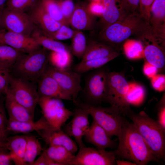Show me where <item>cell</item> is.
Masks as SVG:
<instances>
[{
    "label": "cell",
    "instance_id": "cell-14",
    "mask_svg": "<svg viewBox=\"0 0 165 165\" xmlns=\"http://www.w3.org/2000/svg\"><path fill=\"white\" fill-rule=\"evenodd\" d=\"M89 115L86 110L78 107L73 111L72 118L64 127V132L74 138L79 148L86 146L82 138L90 126Z\"/></svg>",
    "mask_w": 165,
    "mask_h": 165
},
{
    "label": "cell",
    "instance_id": "cell-10",
    "mask_svg": "<svg viewBox=\"0 0 165 165\" xmlns=\"http://www.w3.org/2000/svg\"><path fill=\"white\" fill-rule=\"evenodd\" d=\"M3 28L7 31L31 36L36 28L28 14L26 12L4 8L1 11Z\"/></svg>",
    "mask_w": 165,
    "mask_h": 165
},
{
    "label": "cell",
    "instance_id": "cell-46",
    "mask_svg": "<svg viewBox=\"0 0 165 165\" xmlns=\"http://www.w3.org/2000/svg\"><path fill=\"white\" fill-rule=\"evenodd\" d=\"M31 165H57L51 160L43 151L38 158L32 163Z\"/></svg>",
    "mask_w": 165,
    "mask_h": 165
},
{
    "label": "cell",
    "instance_id": "cell-56",
    "mask_svg": "<svg viewBox=\"0 0 165 165\" xmlns=\"http://www.w3.org/2000/svg\"><path fill=\"white\" fill-rule=\"evenodd\" d=\"M91 1H100L102 2L103 0H90Z\"/></svg>",
    "mask_w": 165,
    "mask_h": 165
},
{
    "label": "cell",
    "instance_id": "cell-51",
    "mask_svg": "<svg viewBox=\"0 0 165 165\" xmlns=\"http://www.w3.org/2000/svg\"><path fill=\"white\" fill-rule=\"evenodd\" d=\"M116 163L117 165H136L135 163L132 161L123 159H116Z\"/></svg>",
    "mask_w": 165,
    "mask_h": 165
},
{
    "label": "cell",
    "instance_id": "cell-24",
    "mask_svg": "<svg viewBox=\"0 0 165 165\" xmlns=\"http://www.w3.org/2000/svg\"><path fill=\"white\" fill-rule=\"evenodd\" d=\"M26 144V136L7 137L6 147L16 165H26L24 158Z\"/></svg>",
    "mask_w": 165,
    "mask_h": 165
},
{
    "label": "cell",
    "instance_id": "cell-35",
    "mask_svg": "<svg viewBox=\"0 0 165 165\" xmlns=\"http://www.w3.org/2000/svg\"><path fill=\"white\" fill-rule=\"evenodd\" d=\"M46 12L54 20L62 25L68 26L61 12L58 0H40Z\"/></svg>",
    "mask_w": 165,
    "mask_h": 165
},
{
    "label": "cell",
    "instance_id": "cell-40",
    "mask_svg": "<svg viewBox=\"0 0 165 165\" xmlns=\"http://www.w3.org/2000/svg\"><path fill=\"white\" fill-rule=\"evenodd\" d=\"M10 70L0 64V93L5 96L8 90L11 75Z\"/></svg>",
    "mask_w": 165,
    "mask_h": 165
},
{
    "label": "cell",
    "instance_id": "cell-49",
    "mask_svg": "<svg viewBox=\"0 0 165 165\" xmlns=\"http://www.w3.org/2000/svg\"><path fill=\"white\" fill-rule=\"evenodd\" d=\"M140 0H126L132 10L138 13H139Z\"/></svg>",
    "mask_w": 165,
    "mask_h": 165
},
{
    "label": "cell",
    "instance_id": "cell-1",
    "mask_svg": "<svg viewBox=\"0 0 165 165\" xmlns=\"http://www.w3.org/2000/svg\"><path fill=\"white\" fill-rule=\"evenodd\" d=\"M118 137L119 144L115 150L117 158L137 165H145L151 162L162 163L153 154L132 122L126 119Z\"/></svg>",
    "mask_w": 165,
    "mask_h": 165
},
{
    "label": "cell",
    "instance_id": "cell-43",
    "mask_svg": "<svg viewBox=\"0 0 165 165\" xmlns=\"http://www.w3.org/2000/svg\"><path fill=\"white\" fill-rule=\"evenodd\" d=\"M156 121L160 126L165 132V95L163 96L159 104Z\"/></svg>",
    "mask_w": 165,
    "mask_h": 165
},
{
    "label": "cell",
    "instance_id": "cell-27",
    "mask_svg": "<svg viewBox=\"0 0 165 165\" xmlns=\"http://www.w3.org/2000/svg\"><path fill=\"white\" fill-rule=\"evenodd\" d=\"M31 36L40 46L47 50L58 52L70 50V48L65 44L45 35L36 27Z\"/></svg>",
    "mask_w": 165,
    "mask_h": 165
},
{
    "label": "cell",
    "instance_id": "cell-7",
    "mask_svg": "<svg viewBox=\"0 0 165 165\" xmlns=\"http://www.w3.org/2000/svg\"><path fill=\"white\" fill-rule=\"evenodd\" d=\"M7 93L34 116L39 96L37 91L29 81L11 75Z\"/></svg>",
    "mask_w": 165,
    "mask_h": 165
},
{
    "label": "cell",
    "instance_id": "cell-23",
    "mask_svg": "<svg viewBox=\"0 0 165 165\" xmlns=\"http://www.w3.org/2000/svg\"><path fill=\"white\" fill-rule=\"evenodd\" d=\"M53 128L43 116L38 121L20 122L8 119L6 130L16 133H27L43 130Z\"/></svg>",
    "mask_w": 165,
    "mask_h": 165
},
{
    "label": "cell",
    "instance_id": "cell-55",
    "mask_svg": "<svg viewBox=\"0 0 165 165\" xmlns=\"http://www.w3.org/2000/svg\"><path fill=\"white\" fill-rule=\"evenodd\" d=\"M3 95L0 93V101L3 100V99L2 98Z\"/></svg>",
    "mask_w": 165,
    "mask_h": 165
},
{
    "label": "cell",
    "instance_id": "cell-29",
    "mask_svg": "<svg viewBox=\"0 0 165 165\" xmlns=\"http://www.w3.org/2000/svg\"><path fill=\"white\" fill-rule=\"evenodd\" d=\"M120 54V53L117 51L106 57L84 61H81L74 65L73 70L81 74L98 69Z\"/></svg>",
    "mask_w": 165,
    "mask_h": 165
},
{
    "label": "cell",
    "instance_id": "cell-36",
    "mask_svg": "<svg viewBox=\"0 0 165 165\" xmlns=\"http://www.w3.org/2000/svg\"><path fill=\"white\" fill-rule=\"evenodd\" d=\"M145 93V90L141 85L134 82L129 83L127 101L129 104H139L143 101Z\"/></svg>",
    "mask_w": 165,
    "mask_h": 165
},
{
    "label": "cell",
    "instance_id": "cell-26",
    "mask_svg": "<svg viewBox=\"0 0 165 165\" xmlns=\"http://www.w3.org/2000/svg\"><path fill=\"white\" fill-rule=\"evenodd\" d=\"M118 52L113 46L100 41L91 40L88 44L82 61L99 58Z\"/></svg>",
    "mask_w": 165,
    "mask_h": 165
},
{
    "label": "cell",
    "instance_id": "cell-22",
    "mask_svg": "<svg viewBox=\"0 0 165 165\" xmlns=\"http://www.w3.org/2000/svg\"><path fill=\"white\" fill-rule=\"evenodd\" d=\"M87 5L78 3L75 5L70 25L75 31L91 30L95 27L96 17L88 11Z\"/></svg>",
    "mask_w": 165,
    "mask_h": 165
},
{
    "label": "cell",
    "instance_id": "cell-48",
    "mask_svg": "<svg viewBox=\"0 0 165 165\" xmlns=\"http://www.w3.org/2000/svg\"><path fill=\"white\" fill-rule=\"evenodd\" d=\"M13 162L12 157L9 152H0V165H12Z\"/></svg>",
    "mask_w": 165,
    "mask_h": 165
},
{
    "label": "cell",
    "instance_id": "cell-34",
    "mask_svg": "<svg viewBox=\"0 0 165 165\" xmlns=\"http://www.w3.org/2000/svg\"><path fill=\"white\" fill-rule=\"evenodd\" d=\"M123 48L126 55L130 59L144 57V46L138 40L128 39L123 44Z\"/></svg>",
    "mask_w": 165,
    "mask_h": 165
},
{
    "label": "cell",
    "instance_id": "cell-19",
    "mask_svg": "<svg viewBox=\"0 0 165 165\" xmlns=\"http://www.w3.org/2000/svg\"><path fill=\"white\" fill-rule=\"evenodd\" d=\"M47 144L64 147L74 154L78 149L75 141L60 129H45L36 131Z\"/></svg>",
    "mask_w": 165,
    "mask_h": 165
},
{
    "label": "cell",
    "instance_id": "cell-9",
    "mask_svg": "<svg viewBox=\"0 0 165 165\" xmlns=\"http://www.w3.org/2000/svg\"><path fill=\"white\" fill-rule=\"evenodd\" d=\"M38 104L43 117L53 130L61 129L73 114V111L66 108L60 99L40 97Z\"/></svg>",
    "mask_w": 165,
    "mask_h": 165
},
{
    "label": "cell",
    "instance_id": "cell-53",
    "mask_svg": "<svg viewBox=\"0 0 165 165\" xmlns=\"http://www.w3.org/2000/svg\"><path fill=\"white\" fill-rule=\"evenodd\" d=\"M0 10V28H4L3 27L1 20V11Z\"/></svg>",
    "mask_w": 165,
    "mask_h": 165
},
{
    "label": "cell",
    "instance_id": "cell-52",
    "mask_svg": "<svg viewBox=\"0 0 165 165\" xmlns=\"http://www.w3.org/2000/svg\"><path fill=\"white\" fill-rule=\"evenodd\" d=\"M7 0H0V10H2L4 8V6Z\"/></svg>",
    "mask_w": 165,
    "mask_h": 165
},
{
    "label": "cell",
    "instance_id": "cell-33",
    "mask_svg": "<svg viewBox=\"0 0 165 165\" xmlns=\"http://www.w3.org/2000/svg\"><path fill=\"white\" fill-rule=\"evenodd\" d=\"M70 50L75 56L78 58H82L84 56L87 49L86 36L82 31H75L72 38Z\"/></svg>",
    "mask_w": 165,
    "mask_h": 165
},
{
    "label": "cell",
    "instance_id": "cell-2",
    "mask_svg": "<svg viewBox=\"0 0 165 165\" xmlns=\"http://www.w3.org/2000/svg\"><path fill=\"white\" fill-rule=\"evenodd\" d=\"M148 21L139 13L131 11L115 23L100 31L99 41L108 44L119 52L130 38L138 39L147 31Z\"/></svg>",
    "mask_w": 165,
    "mask_h": 165
},
{
    "label": "cell",
    "instance_id": "cell-25",
    "mask_svg": "<svg viewBox=\"0 0 165 165\" xmlns=\"http://www.w3.org/2000/svg\"><path fill=\"white\" fill-rule=\"evenodd\" d=\"M5 106L9 116V119L20 122L34 121V116L8 93L5 95Z\"/></svg>",
    "mask_w": 165,
    "mask_h": 165
},
{
    "label": "cell",
    "instance_id": "cell-15",
    "mask_svg": "<svg viewBox=\"0 0 165 165\" xmlns=\"http://www.w3.org/2000/svg\"><path fill=\"white\" fill-rule=\"evenodd\" d=\"M144 46V57L146 61L162 69L165 64V46L148 34L145 33L138 39Z\"/></svg>",
    "mask_w": 165,
    "mask_h": 165
},
{
    "label": "cell",
    "instance_id": "cell-31",
    "mask_svg": "<svg viewBox=\"0 0 165 165\" xmlns=\"http://www.w3.org/2000/svg\"><path fill=\"white\" fill-rule=\"evenodd\" d=\"M23 54L9 45L0 43V64L9 70Z\"/></svg>",
    "mask_w": 165,
    "mask_h": 165
},
{
    "label": "cell",
    "instance_id": "cell-18",
    "mask_svg": "<svg viewBox=\"0 0 165 165\" xmlns=\"http://www.w3.org/2000/svg\"><path fill=\"white\" fill-rule=\"evenodd\" d=\"M0 43L9 45L23 53H28L40 48L31 36L5 31L0 35Z\"/></svg>",
    "mask_w": 165,
    "mask_h": 165
},
{
    "label": "cell",
    "instance_id": "cell-4",
    "mask_svg": "<svg viewBox=\"0 0 165 165\" xmlns=\"http://www.w3.org/2000/svg\"><path fill=\"white\" fill-rule=\"evenodd\" d=\"M47 51L40 48L21 55L12 68L16 76L29 82H38L49 66Z\"/></svg>",
    "mask_w": 165,
    "mask_h": 165
},
{
    "label": "cell",
    "instance_id": "cell-57",
    "mask_svg": "<svg viewBox=\"0 0 165 165\" xmlns=\"http://www.w3.org/2000/svg\"><path fill=\"white\" fill-rule=\"evenodd\" d=\"M8 152L7 151H6L3 149H2L1 148H0V152Z\"/></svg>",
    "mask_w": 165,
    "mask_h": 165
},
{
    "label": "cell",
    "instance_id": "cell-54",
    "mask_svg": "<svg viewBox=\"0 0 165 165\" xmlns=\"http://www.w3.org/2000/svg\"><path fill=\"white\" fill-rule=\"evenodd\" d=\"M6 31L4 28H0V35Z\"/></svg>",
    "mask_w": 165,
    "mask_h": 165
},
{
    "label": "cell",
    "instance_id": "cell-45",
    "mask_svg": "<svg viewBox=\"0 0 165 165\" xmlns=\"http://www.w3.org/2000/svg\"><path fill=\"white\" fill-rule=\"evenodd\" d=\"M8 119L6 116L3 100L0 101V130L7 136L6 127Z\"/></svg>",
    "mask_w": 165,
    "mask_h": 165
},
{
    "label": "cell",
    "instance_id": "cell-17",
    "mask_svg": "<svg viewBox=\"0 0 165 165\" xmlns=\"http://www.w3.org/2000/svg\"><path fill=\"white\" fill-rule=\"evenodd\" d=\"M102 2L104 9L99 21L100 30L132 11L126 0H103Z\"/></svg>",
    "mask_w": 165,
    "mask_h": 165
},
{
    "label": "cell",
    "instance_id": "cell-38",
    "mask_svg": "<svg viewBox=\"0 0 165 165\" xmlns=\"http://www.w3.org/2000/svg\"><path fill=\"white\" fill-rule=\"evenodd\" d=\"M58 2L63 17L69 25L75 5L72 0H58Z\"/></svg>",
    "mask_w": 165,
    "mask_h": 165
},
{
    "label": "cell",
    "instance_id": "cell-3",
    "mask_svg": "<svg viewBox=\"0 0 165 165\" xmlns=\"http://www.w3.org/2000/svg\"><path fill=\"white\" fill-rule=\"evenodd\" d=\"M125 116L135 125L154 155L159 160H165V132L156 120L144 111L134 112L131 109Z\"/></svg>",
    "mask_w": 165,
    "mask_h": 165
},
{
    "label": "cell",
    "instance_id": "cell-39",
    "mask_svg": "<svg viewBox=\"0 0 165 165\" xmlns=\"http://www.w3.org/2000/svg\"><path fill=\"white\" fill-rule=\"evenodd\" d=\"M75 31L69 28L68 26L62 25L50 38L57 41L72 38L75 33Z\"/></svg>",
    "mask_w": 165,
    "mask_h": 165
},
{
    "label": "cell",
    "instance_id": "cell-28",
    "mask_svg": "<svg viewBox=\"0 0 165 165\" xmlns=\"http://www.w3.org/2000/svg\"><path fill=\"white\" fill-rule=\"evenodd\" d=\"M57 165H71L75 156L62 146L50 145L44 151Z\"/></svg>",
    "mask_w": 165,
    "mask_h": 165
},
{
    "label": "cell",
    "instance_id": "cell-50",
    "mask_svg": "<svg viewBox=\"0 0 165 165\" xmlns=\"http://www.w3.org/2000/svg\"><path fill=\"white\" fill-rule=\"evenodd\" d=\"M7 136L4 134L0 130V148L3 150L8 151L6 147Z\"/></svg>",
    "mask_w": 165,
    "mask_h": 165
},
{
    "label": "cell",
    "instance_id": "cell-44",
    "mask_svg": "<svg viewBox=\"0 0 165 165\" xmlns=\"http://www.w3.org/2000/svg\"><path fill=\"white\" fill-rule=\"evenodd\" d=\"M151 82L153 87L159 91H163L165 89V75L156 74L151 78Z\"/></svg>",
    "mask_w": 165,
    "mask_h": 165
},
{
    "label": "cell",
    "instance_id": "cell-12",
    "mask_svg": "<svg viewBox=\"0 0 165 165\" xmlns=\"http://www.w3.org/2000/svg\"><path fill=\"white\" fill-rule=\"evenodd\" d=\"M46 73L56 81L61 88L71 96L75 103L79 93L82 90L81 74L70 69H61L49 66Z\"/></svg>",
    "mask_w": 165,
    "mask_h": 165
},
{
    "label": "cell",
    "instance_id": "cell-20",
    "mask_svg": "<svg viewBox=\"0 0 165 165\" xmlns=\"http://www.w3.org/2000/svg\"><path fill=\"white\" fill-rule=\"evenodd\" d=\"M83 137L86 142L98 149L114 148L117 146L116 141L112 139L105 130L93 120Z\"/></svg>",
    "mask_w": 165,
    "mask_h": 165
},
{
    "label": "cell",
    "instance_id": "cell-6",
    "mask_svg": "<svg viewBox=\"0 0 165 165\" xmlns=\"http://www.w3.org/2000/svg\"><path fill=\"white\" fill-rule=\"evenodd\" d=\"M129 86V83L122 73L109 72L108 91L105 102L109 103L111 106L117 109L125 116L130 109L126 98Z\"/></svg>",
    "mask_w": 165,
    "mask_h": 165
},
{
    "label": "cell",
    "instance_id": "cell-41",
    "mask_svg": "<svg viewBox=\"0 0 165 165\" xmlns=\"http://www.w3.org/2000/svg\"><path fill=\"white\" fill-rule=\"evenodd\" d=\"M86 7L88 12L96 17H100L104 9V6L102 1H91L87 5Z\"/></svg>",
    "mask_w": 165,
    "mask_h": 165
},
{
    "label": "cell",
    "instance_id": "cell-42",
    "mask_svg": "<svg viewBox=\"0 0 165 165\" xmlns=\"http://www.w3.org/2000/svg\"><path fill=\"white\" fill-rule=\"evenodd\" d=\"M154 0H140L139 13L147 21L150 16V9Z\"/></svg>",
    "mask_w": 165,
    "mask_h": 165
},
{
    "label": "cell",
    "instance_id": "cell-32",
    "mask_svg": "<svg viewBox=\"0 0 165 165\" xmlns=\"http://www.w3.org/2000/svg\"><path fill=\"white\" fill-rule=\"evenodd\" d=\"M26 146L24 160L26 165H31L37 156L42 150L38 140L33 136H26Z\"/></svg>",
    "mask_w": 165,
    "mask_h": 165
},
{
    "label": "cell",
    "instance_id": "cell-5",
    "mask_svg": "<svg viewBox=\"0 0 165 165\" xmlns=\"http://www.w3.org/2000/svg\"><path fill=\"white\" fill-rule=\"evenodd\" d=\"M75 104L86 110L93 120L102 127L110 138L118 137L126 119L125 116L119 110L111 106L104 107L77 101Z\"/></svg>",
    "mask_w": 165,
    "mask_h": 165
},
{
    "label": "cell",
    "instance_id": "cell-37",
    "mask_svg": "<svg viewBox=\"0 0 165 165\" xmlns=\"http://www.w3.org/2000/svg\"><path fill=\"white\" fill-rule=\"evenodd\" d=\"M38 0H7L6 3L8 9L26 12L30 10Z\"/></svg>",
    "mask_w": 165,
    "mask_h": 165
},
{
    "label": "cell",
    "instance_id": "cell-16",
    "mask_svg": "<svg viewBox=\"0 0 165 165\" xmlns=\"http://www.w3.org/2000/svg\"><path fill=\"white\" fill-rule=\"evenodd\" d=\"M28 11L27 13L36 27L49 37L62 25L46 12L40 0Z\"/></svg>",
    "mask_w": 165,
    "mask_h": 165
},
{
    "label": "cell",
    "instance_id": "cell-11",
    "mask_svg": "<svg viewBox=\"0 0 165 165\" xmlns=\"http://www.w3.org/2000/svg\"><path fill=\"white\" fill-rule=\"evenodd\" d=\"M115 150L107 151L86 146L79 148L71 165H116Z\"/></svg>",
    "mask_w": 165,
    "mask_h": 165
},
{
    "label": "cell",
    "instance_id": "cell-13",
    "mask_svg": "<svg viewBox=\"0 0 165 165\" xmlns=\"http://www.w3.org/2000/svg\"><path fill=\"white\" fill-rule=\"evenodd\" d=\"M147 32L165 43V0H154L150 9Z\"/></svg>",
    "mask_w": 165,
    "mask_h": 165
},
{
    "label": "cell",
    "instance_id": "cell-21",
    "mask_svg": "<svg viewBox=\"0 0 165 165\" xmlns=\"http://www.w3.org/2000/svg\"><path fill=\"white\" fill-rule=\"evenodd\" d=\"M37 92L39 97L54 98L73 101L52 76L46 73L39 80Z\"/></svg>",
    "mask_w": 165,
    "mask_h": 165
},
{
    "label": "cell",
    "instance_id": "cell-8",
    "mask_svg": "<svg viewBox=\"0 0 165 165\" xmlns=\"http://www.w3.org/2000/svg\"><path fill=\"white\" fill-rule=\"evenodd\" d=\"M109 71L101 67L95 70L86 78L84 92L87 104L98 105L105 102L108 91Z\"/></svg>",
    "mask_w": 165,
    "mask_h": 165
},
{
    "label": "cell",
    "instance_id": "cell-47",
    "mask_svg": "<svg viewBox=\"0 0 165 165\" xmlns=\"http://www.w3.org/2000/svg\"><path fill=\"white\" fill-rule=\"evenodd\" d=\"M143 70L144 73L147 77L151 78L157 74L158 68L155 66L146 61L143 66Z\"/></svg>",
    "mask_w": 165,
    "mask_h": 165
},
{
    "label": "cell",
    "instance_id": "cell-30",
    "mask_svg": "<svg viewBox=\"0 0 165 165\" xmlns=\"http://www.w3.org/2000/svg\"><path fill=\"white\" fill-rule=\"evenodd\" d=\"M49 63L51 66L58 69H70L73 62L70 50L58 52L50 51L48 54Z\"/></svg>",
    "mask_w": 165,
    "mask_h": 165
}]
</instances>
